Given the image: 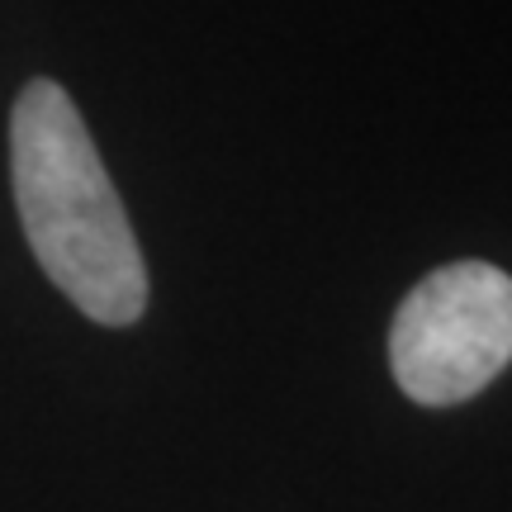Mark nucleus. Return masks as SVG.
I'll return each mask as SVG.
<instances>
[{
  "mask_svg": "<svg viewBox=\"0 0 512 512\" xmlns=\"http://www.w3.org/2000/svg\"><path fill=\"white\" fill-rule=\"evenodd\" d=\"M512 361V275L451 261L418 280L389 328V370L422 408L475 399Z\"/></svg>",
  "mask_w": 512,
  "mask_h": 512,
  "instance_id": "f03ea898",
  "label": "nucleus"
},
{
  "mask_svg": "<svg viewBox=\"0 0 512 512\" xmlns=\"http://www.w3.org/2000/svg\"><path fill=\"white\" fill-rule=\"evenodd\" d=\"M10 176L24 238L76 309L128 328L147 309V266L124 200L57 81H29L10 114Z\"/></svg>",
  "mask_w": 512,
  "mask_h": 512,
  "instance_id": "f257e3e1",
  "label": "nucleus"
}]
</instances>
